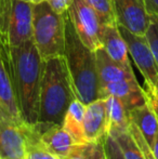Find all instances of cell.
I'll return each mask as SVG.
<instances>
[{
  "instance_id": "cell-1",
  "label": "cell",
  "mask_w": 158,
  "mask_h": 159,
  "mask_svg": "<svg viewBox=\"0 0 158 159\" xmlns=\"http://www.w3.org/2000/svg\"><path fill=\"white\" fill-rule=\"evenodd\" d=\"M9 65L22 119L27 124H36L44 61L33 39L9 49Z\"/></svg>"
},
{
  "instance_id": "cell-2",
  "label": "cell",
  "mask_w": 158,
  "mask_h": 159,
  "mask_svg": "<svg viewBox=\"0 0 158 159\" xmlns=\"http://www.w3.org/2000/svg\"><path fill=\"white\" fill-rule=\"evenodd\" d=\"M75 98L65 57L46 60L39 91L38 122L62 125L64 115Z\"/></svg>"
},
{
  "instance_id": "cell-3",
  "label": "cell",
  "mask_w": 158,
  "mask_h": 159,
  "mask_svg": "<svg viewBox=\"0 0 158 159\" xmlns=\"http://www.w3.org/2000/svg\"><path fill=\"white\" fill-rule=\"evenodd\" d=\"M76 98L84 105L100 98V80L95 51L87 48L77 36L68 16L66 17V37L64 50Z\"/></svg>"
},
{
  "instance_id": "cell-4",
  "label": "cell",
  "mask_w": 158,
  "mask_h": 159,
  "mask_svg": "<svg viewBox=\"0 0 158 159\" xmlns=\"http://www.w3.org/2000/svg\"><path fill=\"white\" fill-rule=\"evenodd\" d=\"M66 17L44 1L33 4V41L43 61L63 57L65 50Z\"/></svg>"
},
{
  "instance_id": "cell-5",
  "label": "cell",
  "mask_w": 158,
  "mask_h": 159,
  "mask_svg": "<svg viewBox=\"0 0 158 159\" xmlns=\"http://www.w3.org/2000/svg\"><path fill=\"white\" fill-rule=\"evenodd\" d=\"M119 30L128 46L129 54L144 78L146 94L158 93V64L153 55L145 36H138L119 26Z\"/></svg>"
},
{
  "instance_id": "cell-6",
  "label": "cell",
  "mask_w": 158,
  "mask_h": 159,
  "mask_svg": "<svg viewBox=\"0 0 158 159\" xmlns=\"http://www.w3.org/2000/svg\"><path fill=\"white\" fill-rule=\"evenodd\" d=\"M67 16L81 42L92 51L102 47V24L95 11L86 0H74L67 10Z\"/></svg>"
},
{
  "instance_id": "cell-7",
  "label": "cell",
  "mask_w": 158,
  "mask_h": 159,
  "mask_svg": "<svg viewBox=\"0 0 158 159\" xmlns=\"http://www.w3.org/2000/svg\"><path fill=\"white\" fill-rule=\"evenodd\" d=\"M114 3L117 24L134 35L145 36L151 16L144 0H114Z\"/></svg>"
},
{
  "instance_id": "cell-8",
  "label": "cell",
  "mask_w": 158,
  "mask_h": 159,
  "mask_svg": "<svg viewBox=\"0 0 158 159\" xmlns=\"http://www.w3.org/2000/svg\"><path fill=\"white\" fill-rule=\"evenodd\" d=\"M27 122L0 121V159H25Z\"/></svg>"
},
{
  "instance_id": "cell-9",
  "label": "cell",
  "mask_w": 158,
  "mask_h": 159,
  "mask_svg": "<svg viewBox=\"0 0 158 159\" xmlns=\"http://www.w3.org/2000/svg\"><path fill=\"white\" fill-rule=\"evenodd\" d=\"M33 39V4L12 0L8 27L9 47H20Z\"/></svg>"
},
{
  "instance_id": "cell-10",
  "label": "cell",
  "mask_w": 158,
  "mask_h": 159,
  "mask_svg": "<svg viewBox=\"0 0 158 159\" xmlns=\"http://www.w3.org/2000/svg\"><path fill=\"white\" fill-rule=\"evenodd\" d=\"M35 127L39 133L40 141L59 159L65 158L76 144L72 135L62 127V125L36 122Z\"/></svg>"
},
{
  "instance_id": "cell-11",
  "label": "cell",
  "mask_w": 158,
  "mask_h": 159,
  "mask_svg": "<svg viewBox=\"0 0 158 159\" xmlns=\"http://www.w3.org/2000/svg\"><path fill=\"white\" fill-rule=\"evenodd\" d=\"M87 142H99L108 134V117L105 98H97L86 105L84 119Z\"/></svg>"
},
{
  "instance_id": "cell-12",
  "label": "cell",
  "mask_w": 158,
  "mask_h": 159,
  "mask_svg": "<svg viewBox=\"0 0 158 159\" xmlns=\"http://www.w3.org/2000/svg\"><path fill=\"white\" fill-rule=\"evenodd\" d=\"M0 104L2 105L12 121H24L21 117L16 94L13 86L10 65H9V52L2 47L0 48Z\"/></svg>"
},
{
  "instance_id": "cell-13",
  "label": "cell",
  "mask_w": 158,
  "mask_h": 159,
  "mask_svg": "<svg viewBox=\"0 0 158 159\" xmlns=\"http://www.w3.org/2000/svg\"><path fill=\"white\" fill-rule=\"evenodd\" d=\"M110 95L120 98L128 111L147 102L144 89L139 84L137 78L112 82L100 88V98H105Z\"/></svg>"
},
{
  "instance_id": "cell-14",
  "label": "cell",
  "mask_w": 158,
  "mask_h": 159,
  "mask_svg": "<svg viewBox=\"0 0 158 159\" xmlns=\"http://www.w3.org/2000/svg\"><path fill=\"white\" fill-rule=\"evenodd\" d=\"M97 55V68L100 80V88L112 82L135 78L132 66H124L117 63L106 53L103 47L95 51Z\"/></svg>"
},
{
  "instance_id": "cell-15",
  "label": "cell",
  "mask_w": 158,
  "mask_h": 159,
  "mask_svg": "<svg viewBox=\"0 0 158 159\" xmlns=\"http://www.w3.org/2000/svg\"><path fill=\"white\" fill-rule=\"evenodd\" d=\"M101 42L104 50L114 61L124 66H131L128 46L118 25H104L101 30Z\"/></svg>"
},
{
  "instance_id": "cell-16",
  "label": "cell",
  "mask_w": 158,
  "mask_h": 159,
  "mask_svg": "<svg viewBox=\"0 0 158 159\" xmlns=\"http://www.w3.org/2000/svg\"><path fill=\"white\" fill-rule=\"evenodd\" d=\"M130 120L138 127L151 147L158 131V118L148 102L129 111Z\"/></svg>"
},
{
  "instance_id": "cell-17",
  "label": "cell",
  "mask_w": 158,
  "mask_h": 159,
  "mask_svg": "<svg viewBox=\"0 0 158 159\" xmlns=\"http://www.w3.org/2000/svg\"><path fill=\"white\" fill-rule=\"evenodd\" d=\"M84 111L86 105L80 102L78 98H75L68 106L62 121V127L72 135L76 144L88 143L84 136Z\"/></svg>"
},
{
  "instance_id": "cell-18",
  "label": "cell",
  "mask_w": 158,
  "mask_h": 159,
  "mask_svg": "<svg viewBox=\"0 0 158 159\" xmlns=\"http://www.w3.org/2000/svg\"><path fill=\"white\" fill-rule=\"evenodd\" d=\"M108 117V132L111 130H128L130 125L129 111L120 98L114 95L105 98Z\"/></svg>"
},
{
  "instance_id": "cell-19",
  "label": "cell",
  "mask_w": 158,
  "mask_h": 159,
  "mask_svg": "<svg viewBox=\"0 0 158 159\" xmlns=\"http://www.w3.org/2000/svg\"><path fill=\"white\" fill-rule=\"evenodd\" d=\"M25 159H59L40 141L39 133L34 125L27 124V143Z\"/></svg>"
},
{
  "instance_id": "cell-20",
  "label": "cell",
  "mask_w": 158,
  "mask_h": 159,
  "mask_svg": "<svg viewBox=\"0 0 158 159\" xmlns=\"http://www.w3.org/2000/svg\"><path fill=\"white\" fill-rule=\"evenodd\" d=\"M114 136L124 153L126 159H145L143 153L135 143L128 130H111L108 132Z\"/></svg>"
},
{
  "instance_id": "cell-21",
  "label": "cell",
  "mask_w": 158,
  "mask_h": 159,
  "mask_svg": "<svg viewBox=\"0 0 158 159\" xmlns=\"http://www.w3.org/2000/svg\"><path fill=\"white\" fill-rule=\"evenodd\" d=\"M86 1L95 11L101 21L102 26L118 25L116 21L114 0H86Z\"/></svg>"
},
{
  "instance_id": "cell-22",
  "label": "cell",
  "mask_w": 158,
  "mask_h": 159,
  "mask_svg": "<svg viewBox=\"0 0 158 159\" xmlns=\"http://www.w3.org/2000/svg\"><path fill=\"white\" fill-rule=\"evenodd\" d=\"M12 0H0V41L7 51H9L8 42V27L10 21Z\"/></svg>"
},
{
  "instance_id": "cell-23",
  "label": "cell",
  "mask_w": 158,
  "mask_h": 159,
  "mask_svg": "<svg viewBox=\"0 0 158 159\" xmlns=\"http://www.w3.org/2000/svg\"><path fill=\"white\" fill-rule=\"evenodd\" d=\"M129 132H130V134L132 135V138L134 139L138 146H139L140 149L142 151L145 159H156L154 154H153V151H152V148H151V146L147 144L145 139L143 138L142 133L140 132V130L138 129V127L135 126L132 121H130V125H129Z\"/></svg>"
},
{
  "instance_id": "cell-24",
  "label": "cell",
  "mask_w": 158,
  "mask_h": 159,
  "mask_svg": "<svg viewBox=\"0 0 158 159\" xmlns=\"http://www.w3.org/2000/svg\"><path fill=\"white\" fill-rule=\"evenodd\" d=\"M145 38L158 64V20L155 17H151V23L145 33Z\"/></svg>"
},
{
  "instance_id": "cell-25",
  "label": "cell",
  "mask_w": 158,
  "mask_h": 159,
  "mask_svg": "<svg viewBox=\"0 0 158 159\" xmlns=\"http://www.w3.org/2000/svg\"><path fill=\"white\" fill-rule=\"evenodd\" d=\"M104 149H105L106 158L107 159H126L121 148L117 141L112 134L108 133L103 140Z\"/></svg>"
},
{
  "instance_id": "cell-26",
  "label": "cell",
  "mask_w": 158,
  "mask_h": 159,
  "mask_svg": "<svg viewBox=\"0 0 158 159\" xmlns=\"http://www.w3.org/2000/svg\"><path fill=\"white\" fill-rule=\"evenodd\" d=\"M84 159H107L103 140L99 142H88L84 144Z\"/></svg>"
},
{
  "instance_id": "cell-27",
  "label": "cell",
  "mask_w": 158,
  "mask_h": 159,
  "mask_svg": "<svg viewBox=\"0 0 158 159\" xmlns=\"http://www.w3.org/2000/svg\"><path fill=\"white\" fill-rule=\"evenodd\" d=\"M46 1L55 12L60 13V14H64V13H67L68 8L74 0H46Z\"/></svg>"
},
{
  "instance_id": "cell-28",
  "label": "cell",
  "mask_w": 158,
  "mask_h": 159,
  "mask_svg": "<svg viewBox=\"0 0 158 159\" xmlns=\"http://www.w3.org/2000/svg\"><path fill=\"white\" fill-rule=\"evenodd\" d=\"M84 144H75L64 159H84Z\"/></svg>"
},
{
  "instance_id": "cell-29",
  "label": "cell",
  "mask_w": 158,
  "mask_h": 159,
  "mask_svg": "<svg viewBox=\"0 0 158 159\" xmlns=\"http://www.w3.org/2000/svg\"><path fill=\"white\" fill-rule=\"evenodd\" d=\"M144 4L148 15L158 20V0H144Z\"/></svg>"
},
{
  "instance_id": "cell-30",
  "label": "cell",
  "mask_w": 158,
  "mask_h": 159,
  "mask_svg": "<svg viewBox=\"0 0 158 159\" xmlns=\"http://www.w3.org/2000/svg\"><path fill=\"white\" fill-rule=\"evenodd\" d=\"M151 148H152L153 154H154L156 159H158V131L156 134V138H155V140H154V143H153V146L151 147Z\"/></svg>"
},
{
  "instance_id": "cell-31",
  "label": "cell",
  "mask_w": 158,
  "mask_h": 159,
  "mask_svg": "<svg viewBox=\"0 0 158 159\" xmlns=\"http://www.w3.org/2000/svg\"><path fill=\"white\" fill-rule=\"evenodd\" d=\"M3 120H11V118L9 117V115L7 114V111L3 109L2 105L0 104V121H3ZM12 121V120H11Z\"/></svg>"
},
{
  "instance_id": "cell-32",
  "label": "cell",
  "mask_w": 158,
  "mask_h": 159,
  "mask_svg": "<svg viewBox=\"0 0 158 159\" xmlns=\"http://www.w3.org/2000/svg\"><path fill=\"white\" fill-rule=\"evenodd\" d=\"M20 1L27 2V3H30V4H39V3H41V2H44L46 0H20Z\"/></svg>"
},
{
  "instance_id": "cell-33",
  "label": "cell",
  "mask_w": 158,
  "mask_h": 159,
  "mask_svg": "<svg viewBox=\"0 0 158 159\" xmlns=\"http://www.w3.org/2000/svg\"><path fill=\"white\" fill-rule=\"evenodd\" d=\"M1 47H2V44H1V41H0V48H1ZM2 48H3V47H2ZM8 52H9V51H8Z\"/></svg>"
}]
</instances>
